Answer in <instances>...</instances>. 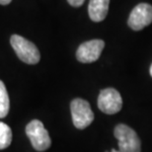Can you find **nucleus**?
Masks as SVG:
<instances>
[{"label": "nucleus", "mask_w": 152, "mask_h": 152, "mask_svg": "<svg viewBox=\"0 0 152 152\" xmlns=\"http://www.w3.org/2000/svg\"><path fill=\"white\" fill-rule=\"evenodd\" d=\"M10 109V100L5 84L0 80V118H5Z\"/></svg>", "instance_id": "9"}, {"label": "nucleus", "mask_w": 152, "mask_h": 152, "mask_svg": "<svg viewBox=\"0 0 152 152\" xmlns=\"http://www.w3.org/2000/svg\"><path fill=\"white\" fill-rule=\"evenodd\" d=\"M67 1L69 4L71 6H73V7H79V6H81L83 4L85 0H67Z\"/></svg>", "instance_id": "11"}, {"label": "nucleus", "mask_w": 152, "mask_h": 152, "mask_svg": "<svg viewBox=\"0 0 152 152\" xmlns=\"http://www.w3.org/2000/svg\"><path fill=\"white\" fill-rule=\"evenodd\" d=\"M72 121L76 129H84L89 126L94 120V114L90 104L83 99H74L70 104Z\"/></svg>", "instance_id": "4"}, {"label": "nucleus", "mask_w": 152, "mask_h": 152, "mask_svg": "<svg viewBox=\"0 0 152 152\" xmlns=\"http://www.w3.org/2000/svg\"><path fill=\"white\" fill-rule=\"evenodd\" d=\"M12 0H0V4L1 5H8L10 4Z\"/></svg>", "instance_id": "12"}, {"label": "nucleus", "mask_w": 152, "mask_h": 152, "mask_svg": "<svg viewBox=\"0 0 152 152\" xmlns=\"http://www.w3.org/2000/svg\"><path fill=\"white\" fill-rule=\"evenodd\" d=\"M26 134L37 151H45L50 148L51 140L44 124L39 120H33L27 124Z\"/></svg>", "instance_id": "3"}, {"label": "nucleus", "mask_w": 152, "mask_h": 152, "mask_svg": "<svg viewBox=\"0 0 152 152\" xmlns=\"http://www.w3.org/2000/svg\"><path fill=\"white\" fill-rule=\"evenodd\" d=\"M152 23V6L140 3L132 9L129 18V26L133 31H140Z\"/></svg>", "instance_id": "7"}, {"label": "nucleus", "mask_w": 152, "mask_h": 152, "mask_svg": "<svg viewBox=\"0 0 152 152\" xmlns=\"http://www.w3.org/2000/svg\"><path fill=\"white\" fill-rule=\"evenodd\" d=\"M104 48L105 42L102 39H91L85 42L77 48L76 57L78 61L82 63L94 62L99 59Z\"/></svg>", "instance_id": "6"}, {"label": "nucleus", "mask_w": 152, "mask_h": 152, "mask_svg": "<svg viewBox=\"0 0 152 152\" xmlns=\"http://www.w3.org/2000/svg\"><path fill=\"white\" fill-rule=\"evenodd\" d=\"M150 75L152 76V64H151V66H150Z\"/></svg>", "instance_id": "13"}, {"label": "nucleus", "mask_w": 152, "mask_h": 152, "mask_svg": "<svg viewBox=\"0 0 152 152\" xmlns=\"http://www.w3.org/2000/svg\"><path fill=\"white\" fill-rule=\"evenodd\" d=\"M111 152H120V151H117V150H115V149H113V150H111Z\"/></svg>", "instance_id": "14"}, {"label": "nucleus", "mask_w": 152, "mask_h": 152, "mask_svg": "<svg viewBox=\"0 0 152 152\" xmlns=\"http://www.w3.org/2000/svg\"><path fill=\"white\" fill-rule=\"evenodd\" d=\"M114 133L118 141L120 152H141L140 139L132 127L124 124H118Z\"/></svg>", "instance_id": "2"}, {"label": "nucleus", "mask_w": 152, "mask_h": 152, "mask_svg": "<svg viewBox=\"0 0 152 152\" xmlns=\"http://www.w3.org/2000/svg\"><path fill=\"white\" fill-rule=\"evenodd\" d=\"M110 0H90L88 13L94 22H101L106 18L109 11Z\"/></svg>", "instance_id": "8"}, {"label": "nucleus", "mask_w": 152, "mask_h": 152, "mask_svg": "<svg viewBox=\"0 0 152 152\" xmlns=\"http://www.w3.org/2000/svg\"><path fill=\"white\" fill-rule=\"evenodd\" d=\"M98 107L105 114H117L123 107V99L121 94L114 88L102 90L98 97Z\"/></svg>", "instance_id": "5"}, {"label": "nucleus", "mask_w": 152, "mask_h": 152, "mask_svg": "<svg viewBox=\"0 0 152 152\" xmlns=\"http://www.w3.org/2000/svg\"><path fill=\"white\" fill-rule=\"evenodd\" d=\"M10 44L18 57L27 64H37L41 59V54L35 44L19 35L10 38Z\"/></svg>", "instance_id": "1"}, {"label": "nucleus", "mask_w": 152, "mask_h": 152, "mask_svg": "<svg viewBox=\"0 0 152 152\" xmlns=\"http://www.w3.org/2000/svg\"><path fill=\"white\" fill-rule=\"evenodd\" d=\"M12 130L8 124L0 121V150L5 149L11 144Z\"/></svg>", "instance_id": "10"}]
</instances>
